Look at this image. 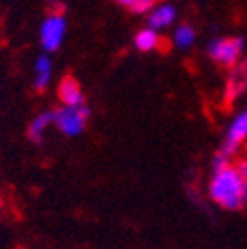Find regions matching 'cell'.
<instances>
[{
	"instance_id": "5b68a950",
	"label": "cell",
	"mask_w": 247,
	"mask_h": 249,
	"mask_svg": "<svg viewBox=\"0 0 247 249\" xmlns=\"http://www.w3.org/2000/svg\"><path fill=\"white\" fill-rule=\"evenodd\" d=\"M245 142H247V109L237 113L231 119L229 127H228V131L224 135L220 152L224 154V157H228V159H233Z\"/></svg>"
},
{
	"instance_id": "ba28073f",
	"label": "cell",
	"mask_w": 247,
	"mask_h": 249,
	"mask_svg": "<svg viewBox=\"0 0 247 249\" xmlns=\"http://www.w3.org/2000/svg\"><path fill=\"white\" fill-rule=\"evenodd\" d=\"M176 6L168 4V2H162V4H157L150 12H148V26L154 28V30H166L174 24L176 20Z\"/></svg>"
},
{
	"instance_id": "8fae6325",
	"label": "cell",
	"mask_w": 247,
	"mask_h": 249,
	"mask_svg": "<svg viewBox=\"0 0 247 249\" xmlns=\"http://www.w3.org/2000/svg\"><path fill=\"white\" fill-rule=\"evenodd\" d=\"M50 124H53V113H40L32 119V123H30V127H28V137L32 142L40 144L44 141V133L46 129L50 127Z\"/></svg>"
},
{
	"instance_id": "52a82bcc",
	"label": "cell",
	"mask_w": 247,
	"mask_h": 249,
	"mask_svg": "<svg viewBox=\"0 0 247 249\" xmlns=\"http://www.w3.org/2000/svg\"><path fill=\"white\" fill-rule=\"evenodd\" d=\"M57 97L61 105H83V89L77 79L73 77H64L57 85Z\"/></svg>"
},
{
	"instance_id": "3957f363",
	"label": "cell",
	"mask_w": 247,
	"mask_h": 249,
	"mask_svg": "<svg viewBox=\"0 0 247 249\" xmlns=\"http://www.w3.org/2000/svg\"><path fill=\"white\" fill-rule=\"evenodd\" d=\"M245 40L243 38H215L208 44V55L218 66L231 68L243 55Z\"/></svg>"
},
{
	"instance_id": "7a4b0ae2",
	"label": "cell",
	"mask_w": 247,
	"mask_h": 249,
	"mask_svg": "<svg viewBox=\"0 0 247 249\" xmlns=\"http://www.w3.org/2000/svg\"><path fill=\"white\" fill-rule=\"evenodd\" d=\"M89 119V109L85 105H61L53 111V124L66 137H79Z\"/></svg>"
},
{
	"instance_id": "2e32d148",
	"label": "cell",
	"mask_w": 247,
	"mask_h": 249,
	"mask_svg": "<svg viewBox=\"0 0 247 249\" xmlns=\"http://www.w3.org/2000/svg\"><path fill=\"white\" fill-rule=\"evenodd\" d=\"M0 213H2V198H0Z\"/></svg>"
},
{
	"instance_id": "9a60e30c",
	"label": "cell",
	"mask_w": 247,
	"mask_h": 249,
	"mask_svg": "<svg viewBox=\"0 0 247 249\" xmlns=\"http://www.w3.org/2000/svg\"><path fill=\"white\" fill-rule=\"evenodd\" d=\"M117 2H119V4H125V6H129V4L133 2V0H117Z\"/></svg>"
},
{
	"instance_id": "30bf717a",
	"label": "cell",
	"mask_w": 247,
	"mask_h": 249,
	"mask_svg": "<svg viewBox=\"0 0 247 249\" xmlns=\"http://www.w3.org/2000/svg\"><path fill=\"white\" fill-rule=\"evenodd\" d=\"M159 46H160V32H159V30L146 26V28L141 30V32H137L135 48L139 52H154Z\"/></svg>"
},
{
	"instance_id": "5bb4252c",
	"label": "cell",
	"mask_w": 247,
	"mask_h": 249,
	"mask_svg": "<svg viewBox=\"0 0 247 249\" xmlns=\"http://www.w3.org/2000/svg\"><path fill=\"white\" fill-rule=\"evenodd\" d=\"M237 168H239V170H241V172L247 176V159H241V160L237 162Z\"/></svg>"
},
{
	"instance_id": "8992f818",
	"label": "cell",
	"mask_w": 247,
	"mask_h": 249,
	"mask_svg": "<svg viewBox=\"0 0 247 249\" xmlns=\"http://www.w3.org/2000/svg\"><path fill=\"white\" fill-rule=\"evenodd\" d=\"M247 91V55H241L229 68V75L226 81V97L233 101Z\"/></svg>"
},
{
	"instance_id": "e0dca14e",
	"label": "cell",
	"mask_w": 247,
	"mask_h": 249,
	"mask_svg": "<svg viewBox=\"0 0 247 249\" xmlns=\"http://www.w3.org/2000/svg\"><path fill=\"white\" fill-rule=\"evenodd\" d=\"M50 2H59V0H50Z\"/></svg>"
},
{
	"instance_id": "9c48e42d",
	"label": "cell",
	"mask_w": 247,
	"mask_h": 249,
	"mask_svg": "<svg viewBox=\"0 0 247 249\" xmlns=\"http://www.w3.org/2000/svg\"><path fill=\"white\" fill-rule=\"evenodd\" d=\"M52 75H53V66L52 59L48 55H40L34 64V89L36 91H46L52 83Z\"/></svg>"
},
{
	"instance_id": "4fadbf2b",
	"label": "cell",
	"mask_w": 247,
	"mask_h": 249,
	"mask_svg": "<svg viewBox=\"0 0 247 249\" xmlns=\"http://www.w3.org/2000/svg\"><path fill=\"white\" fill-rule=\"evenodd\" d=\"M157 4H159V0H133V2L129 4V8L135 14H148Z\"/></svg>"
},
{
	"instance_id": "7c38bea8",
	"label": "cell",
	"mask_w": 247,
	"mask_h": 249,
	"mask_svg": "<svg viewBox=\"0 0 247 249\" xmlns=\"http://www.w3.org/2000/svg\"><path fill=\"white\" fill-rule=\"evenodd\" d=\"M172 42L176 48L180 50H188L194 46L196 42V30L190 26V24H180L174 28V32H172Z\"/></svg>"
},
{
	"instance_id": "6da1fadb",
	"label": "cell",
	"mask_w": 247,
	"mask_h": 249,
	"mask_svg": "<svg viewBox=\"0 0 247 249\" xmlns=\"http://www.w3.org/2000/svg\"><path fill=\"white\" fill-rule=\"evenodd\" d=\"M208 196L215 206L235 212L247 206V176L231 164L215 168L208 182Z\"/></svg>"
},
{
	"instance_id": "277c9868",
	"label": "cell",
	"mask_w": 247,
	"mask_h": 249,
	"mask_svg": "<svg viewBox=\"0 0 247 249\" xmlns=\"http://www.w3.org/2000/svg\"><path fill=\"white\" fill-rule=\"evenodd\" d=\"M66 32H68V22L66 16L61 12H50L42 26H40V44L42 48L50 53L55 52L66 40Z\"/></svg>"
}]
</instances>
